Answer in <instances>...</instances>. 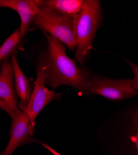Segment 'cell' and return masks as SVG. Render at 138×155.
Returning a JSON list of instances; mask_svg holds the SVG:
<instances>
[{
	"mask_svg": "<svg viewBox=\"0 0 138 155\" xmlns=\"http://www.w3.org/2000/svg\"><path fill=\"white\" fill-rule=\"evenodd\" d=\"M0 155H2V153H0Z\"/></svg>",
	"mask_w": 138,
	"mask_h": 155,
	"instance_id": "obj_15",
	"label": "cell"
},
{
	"mask_svg": "<svg viewBox=\"0 0 138 155\" xmlns=\"http://www.w3.org/2000/svg\"><path fill=\"white\" fill-rule=\"evenodd\" d=\"M19 43L20 36L19 30L18 29L11 34L3 44L0 46V63L8 57L9 55L15 53L16 48L19 45Z\"/></svg>",
	"mask_w": 138,
	"mask_h": 155,
	"instance_id": "obj_11",
	"label": "cell"
},
{
	"mask_svg": "<svg viewBox=\"0 0 138 155\" xmlns=\"http://www.w3.org/2000/svg\"><path fill=\"white\" fill-rule=\"evenodd\" d=\"M89 93L98 94L107 99L119 100L137 95L132 80H111L92 76Z\"/></svg>",
	"mask_w": 138,
	"mask_h": 155,
	"instance_id": "obj_5",
	"label": "cell"
},
{
	"mask_svg": "<svg viewBox=\"0 0 138 155\" xmlns=\"http://www.w3.org/2000/svg\"><path fill=\"white\" fill-rule=\"evenodd\" d=\"M46 68L44 58L42 57L37 65V78L31 98L27 107L22 110L29 115L30 127L33 133L37 115L49 103L55 100H59L62 95L61 93H57L45 87Z\"/></svg>",
	"mask_w": 138,
	"mask_h": 155,
	"instance_id": "obj_4",
	"label": "cell"
},
{
	"mask_svg": "<svg viewBox=\"0 0 138 155\" xmlns=\"http://www.w3.org/2000/svg\"><path fill=\"white\" fill-rule=\"evenodd\" d=\"M0 107H1V109L2 110L6 112L8 114H9V110L5 102V101H3L1 98H0Z\"/></svg>",
	"mask_w": 138,
	"mask_h": 155,
	"instance_id": "obj_13",
	"label": "cell"
},
{
	"mask_svg": "<svg viewBox=\"0 0 138 155\" xmlns=\"http://www.w3.org/2000/svg\"><path fill=\"white\" fill-rule=\"evenodd\" d=\"M11 117L10 138L2 155H12L19 147L35 141L30 127V119L26 112L19 109Z\"/></svg>",
	"mask_w": 138,
	"mask_h": 155,
	"instance_id": "obj_6",
	"label": "cell"
},
{
	"mask_svg": "<svg viewBox=\"0 0 138 155\" xmlns=\"http://www.w3.org/2000/svg\"><path fill=\"white\" fill-rule=\"evenodd\" d=\"M100 14L99 2L96 0H85L79 14L73 16L74 30L77 43L76 57L83 64L92 48Z\"/></svg>",
	"mask_w": 138,
	"mask_h": 155,
	"instance_id": "obj_2",
	"label": "cell"
},
{
	"mask_svg": "<svg viewBox=\"0 0 138 155\" xmlns=\"http://www.w3.org/2000/svg\"><path fill=\"white\" fill-rule=\"evenodd\" d=\"M48 42L45 84L54 89L68 85L82 93H89L92 73L85 67L79 68L74 60L66 54V47L54 37L45 34Z\"/></svg>",
	"mask_w": 138,
	"mask_h": 155,
	"instance_id": "obj_1",
	"label": "cell"
},
{
	"mask_svg": "<svg viewBox=\"0 0 138 155\" xmlns=\"http://www.w3.org/2000/svg\"><path fill=\"white\" fill-rule=\"evenodd\" d=\"M32 24L45 34L49 33L60 42L65 44L72 51L77 48L73 16L62 14L47 8L40 7Z\"/></svg>",
	"mask_w": 138,
	"mask_h": 155,
	"instance_id": "obj_3",
	"label": "cell"
},
{
	"mask_svg": "<svg viewBox=\"0 0 138 155\" xmlns=\"http://www.w3.org/2000/svg\"><path fill=\"white\" fill-rule=\"evenodd\" d=\"M11 60L14 71L16 93L17 97L19 99V109L21 110H24L27 107L31 98L32 93L31 81L22 71L15 52L11 55Z\"/></svg>",
	"mask_w": 138,
	"mask_h": 155,
	"instance_id": "obj_9",
	"label": "cell"
},
{
	"mask_svg": "<svg viewBox=\"0 0 138 155\" xmlns=\"http://www.w3.org/2000/svg\"><path fill=\"white\" fill-rule=\"evenodd\" d=\"M128 62L130 64V66L132 68L133 73L134 74V79L132 80L133 87L138 93V66L136 65L135 64H134L129 61H128Z\"/></svg>",
	"mask_w": 138,
	"mask_h": 155,
	"instance_id": "obj_12",
	"label": "cell"
},
{
	"mask_svg": "<svg viewBox=\"0 0 138 155\" xmlns=\"http://www.w3.org/2000/svg\"><path fill=\"white\" fill-rule=\"evenodd\" d=\"M40 7L47 8L62 14L74 16L82 11L85 0H42L38 1Z\"/></svg>",
	"mask_w": 138,
	"mask_h": 155,
	"instance_id": "obj_10",
	"label": "cell"
},
{
	"mask_svg": "<svg viewBox=\"0 0 138 155\" xmlns=\"http://www.w3.org/2000/svg\"><path fill=\"white\" fill-rule=\"evenodd\" d=\"M13 68L9 57L5 58L0 68V98L6 104L9 110V116L19 109L15 87Z\"/></svg>",
	"mask_w": 138,
	"mask_h": 155,
	"instance_id": "obj_7",
	"label": "cell"
},
{
	"mask_svg": "<svg viewBox=\"0 0 138 155\" xmlns=\"http://www.w3.org/2000/svg\"><path fill=\"white\" fill-rule=\"evenodd\" d=\"M0 8H9L16 11L21 19L19 28L20 42L28 32L34 17L40 10L37 0H0Z\"/></svg>",
	"mask_w": 138,
	"mask_h": 155,
	"instance_id": "obj_8",
	"label": "cell"
},
{
	"mask_svg": "<svg viewBox=\"0 0 138 155\" xmlns=\"http://www.w3.org/2000/svg\"><path fill=\"white\" fill-rule=\"evenodd\" d=\"M132 140L133 141H134L136 145V147L138 150V132L134 136L132 137Z\"/></svg>",
	"mask_w": 138,
	"mask_h": 155,
	"instance_id": "obj_14",
	"label": "cell"
}]
</instances>
